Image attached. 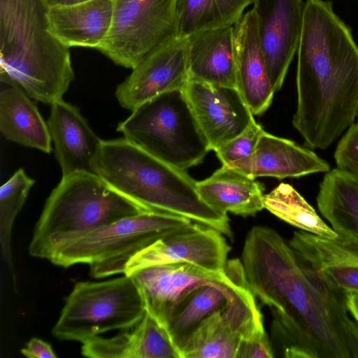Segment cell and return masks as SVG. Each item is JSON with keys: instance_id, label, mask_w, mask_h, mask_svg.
<instances>
[{"instance_id": "1", "label": "cell", "mask_w": 358, "mask_h": 358, "mask_svg": "<svg viewBox=\"0 0 358 358\" xmlns=\"http://www.w3.org/2000/svg\"><path fill=\"white\" fill-rule=\"evenodd\" d=\"M241 261L250 291L273 316V354L358 358V324L348 310L347 292L328 285L278 232L252 227Z\"/></svg>"}, {"instance_id": "2", "label": "cell", "mask_w": 358, "mask_h": 358, "mask_svg": "<svg viewBox=\"0 0 358 358\" xmlns=\"http://www.w3.org/2000/svg\"><path fill=\"white\" fill-rule=\"evenodd\" d=\"M292 124L310 149L325 150L358 119V45L329 1L306 0Z\"/></svg>"}, {"instance_id": "3", "label": "cell", "mask_w": 358, "mask_h": 358, "mask_svg": "<svg viewBox=\"0 0 358 358\" xmlns=\"http://www.w3.org/2000/svg\"><path fill=\"white\" fill-rule=\"evenodd\" d=\"M95 173L143 211L184 217L233 237L227 215L201 198L196 181L185 170L157 158L124 137L102 141Z\"/></svg>"}, {"instance_id": "4", "label": "cell", "mask_w": 358, "mask_h": 358, "mask_svg": "<svg viewBox=\"0 0 358 358\" xmlns=\"http://www.w3.org/2000/svg\"><path fill=\"white\" fill-rule=\"evenodd\" d=\"M43 0H0V81L32 99H62L74 71L69 48L49 31Z\"/></svg>"}, {"instance_id": "5", "label": "cell", "mask_w": 358, "mask_h": 358, "mask_svg": "<svg viewBox=\"0 0 358 358\" xmlns=\"http://www.w3.org/2000/svg\"><path fill=\"white\" fill-rule=\"evenodd\" d=\"M142 212L145 211L113 189L96 173L62 176L35 225L29 253L50 260L88 233Z\"/></svg>"}, {"instance_id": "6", "label": "cell", "mask_w": 358, "mask_h": 358, "mask_svg": "<svg viewBox=\"0 0 358 358\" xmlns=\"http://www.w3.org/2000/svg\"><path fill=\"white\" fill-rule=\"evenodd\" d=\"M117 131L157 158L182 170L201 163L210 150L184 90L143 103Z\"/></svg>"}, {"instance_id": "7", "label": "cell", "mask_w": 358, "mask_h": 358, "mask_svg": "<svg viewBox=\"0 0 358 358\" xmlns=\"http://www.w3.org/2000/svg\"><path fill=\"white\" fill-rule=\"evenodd\" d=\"M184 217L155 212H142L99 227L76 240L49 261L69 267L88 264L94 278L124 273L128 262L157 240L191 226Z\"/></svg>"}, {"instance_id": "8", "label": "cell", "mask_w": 358, "mask_h": 358, "mask_svg": "<svg viewBox=\"0 0 358 358\" xmlns=\"http://www.w3.org/2000/svg\"><path fill=\"white\" fill-rule=\"evenodd\" d=\"M145 313L131 275L77 282L66 298L52 335L62 341L84 342L111 330L134 327Z\"/></svg>"}, {"instance_id": "9", "label": "cell", "mask_w": 358, "mask_h": 358, "mask_svg": "<svg viewBox=\"0 0 358 358\" xmlns=\"http://www.w3.org/2000/svg\"><path fill=\"white\" fill-rule=\"evenodd\" d=\"M111 27L98 49L115 64L134 69L178 37L177 0H113Z\"/></svg>"}, {"instance_id": "10", "label": "cell", "mask_w": 358, "mask_h": 358, "mask_svg": "<svg viewBox=\"0 0 358 358\" xmlns=\"http://www.w3.org/2000/svg\"><path fill=\"white\" fill-rule=\"evenodd\" d=\"M248 284L203 320L180 349L181 358H236L243 340L265 331L263 317Z\"/></svg>"}, {"instance_id": "11", "label": "cell", "mask_w": 358, "mask_h": 358, "mask_svg": "<svg viewBox=\"0 0 358 358\" xmlns=\"http://www.w3.org/2000/svg\"><path fill=\"white\" fill-rule=\"evenodd\" d=\"M224 236L217 230L194 222L138 252L127 264L124 274L151 266L178 263L222 272L231 250Z\"/></svg>"}, {"instance_id": "12", "label": "cell", "mask_w": 358, "mask_h": 358, "mask_svg": "<svg viewBox=\"0 0 358 358\" xmlns=\"http://www.w3.org/2000/svg\"><path fill=\"white\" fill-rule=\"evenodd\" d=\"M189 80L187 38H176L147 55L119 84L115 96L120 106L133 111L168 92L184 90Z\"/></svg>"}, {"instance_id": "13", "label": "cell", "mask_w": 358, "mask_h": 358, "mask_svg": "<svg viewBox=\"0 0 358 358\" xmlns=\"http://www.w3.org/2000/svg\"><path fill=\"white\" fill-rule=\"evenodd\" d=\"M259 42L275 92L297 52L303 16L302 0H253Z\"/></svg>"}, {"instance_id": "14", "label": "cell", "mask_w": 358, "mask_h": 358, "mask_svg": "<svg viewBox=\"0 0 358 358\" xmlns=\"http://www.w3.org/2000/svg\"><path fill=\"white\" fill-rule=\"evenodd\" d=\"M184 91L210 150L236 137L255 120L236 87L189 80Z\"/></svg>"}, {"instance_id": "15", "label": "cell", "mask_w": 358, "mask_h": 358, "mask_svg": "<svg viewBox=\"0 0 358 358\" xmlns=\"http://www.w3.org/2000/svg\"><path fill=\"white\" fill-rule=\"evenodd\" d=\"M141 292L145 311L167 327L178 301L197 287L225 280L229 271L214 273L186 264H169L138 269L130 275Z\"/></svg>"}, {"instance_id": "16", "label": "cell", "mask_w": 358, "mask_h": 358, "mask_svg": "<svg viewBox=\"0 0 358 358\" xmlns=\"http://www.w3.org/2000/svg\"><path fill=\"white\" fill-rule=\"evenodd\" d=\"M50 106L47 122L62 176L95 173L103 140L91 129L76 106L63 99Z\"/></svg>"}, {"instance_id": "17", "label": "cell", "mask_w": 358, "mask_h": 358, "mask_svg": "<svg viewBox=\"0 0 358 358\" xmlns=\"http://www.w3.org/2000/svg\"><path fill=\"white\" fill-rule=\"evenodd\" d=\"M227 166L253 178H300L331 170L329 163L312 149L265 131L250 155Z\"/></svg>"}, {"instance_id": "18", "label": "cell", "mask_w": 358, "mask_h": 358, "mask_svg": "<svg viewBox=\"0 0 358 358\" xmlns=\"http://www.w3.org/2000/svg\"><path fill=\"white\" fill-rule=\"evenodd\" d=\"M236 88L253 115L271 106L274 90L257 34V17L251 9L234 26Z\"/></svg>"}, {"instance_id": "19", "label": "cell", "mask_w": 358, "mask_h": 358, "mask_svg": "<svg viewBox=\"0 0 358 358\" xmlns=\"http://www.w3.org/2000/svg\"><path fill=\"white\" fill-rule=\"evenodd\" d=\"M81 353L92 358H181L167 329L146 311L138 324L117 336L85 341Z\"/></svg>"}, {"instance_id": "20", "label": "cell", "mask_w": 358, "mask_h": 358, "mask_svg": "<svg viewBox=\"0 0 358 358\" xmlns=\"http://www.w3.org/2000/svg\"><path fill=\"white\" fill-rule=\"evenodd\" d=\"M330 287L358 292V248L338 236L329 239L301 230L288 241Z\"/></svg>"}, {"instance_id": "21", "label": "cell", "mask_w": 358, "mask_h": 358, "mask_svg": "<svg viewBox=\"0 0 358 358\" xmlns=\"http://www.w3.org/2000/svg\"><path fill=\"white\" fill-rule=\"evenodd\" d=\"M227 266L229 275L225 280L208 282L197 287L175 306L166 329L180 352L199 323L222 308L237 289L246 284L240 259L227 260Z\"/></svg>"}, {"instance_id": "22", "label": "cell", "mask_w": 358, "mask_h": 358, "mask_svg": "<svg viewBox=\"0 0 358 358\" xmlns=\"http://www.w3.org/2000/svg\"><path fill=\"white\" fill-rule=\"evenodd\" d=\"M113 0H90L48 10L50 33L64 45L98 50L109 34Z\"/></svg>"}, {"instance_id": "23", "label": "cell", "mask_w": 358, "mask_h": 358, "mask_svg": "<svg viewBox=\"0 0 358 358\" xmlns=\"http://www.w3.org/2000/svg\"><path fill=\"white\" fill-rule=\"evenodd\" d=\"M187 41L190 80L236 87L234 26L198 31Z\"/></svg>"}, {"instance_id": "24", "label": "cell", "mask_w": 358, "mask_h": 358, "mask_svg": "<svg viewBox=\"0 0 358 358\" xmlns=\"http://www.w3.org/2000/svg\"><path fill=\"white\" fill-rule=\"evenodd\" d=\"M201 198L216 211L243 217L264 208V185L239 170L222 164L210 176L196 181Z\"/></svg>"}, {"instance_id": "25", "label": "cell", "mask_w": 358, "mask_h": 358, "mask_svg": "<svg viewBox=\"0 0 358 358\" xmlns=\"http://www.w3.org/2000/svg\"><path fill=\"white\" fill-rule=\"evenodd\" d=\"M18 87L7 85L0 92V131L3 137L45 153L52 152L48 122L36 105Z\"/></svg>"}, {"instance_id": "26", "label": "cell", "mask_w": 358, "mask_h": 358, "mask_svg": "<svg viewBox=\"0 0 358 358\" xmlns=\"http://www.w3.org/2000/svg\"><path fill=\"white\" fill-rule=\"evenodd\" d=\"M316 201L338 237L358 247V179L336 167L331 169L320 184Z\"/></svg>"}, {"instance_id": "27", "label": "cell", "mask_w": 358, "mask_h": 358, "mask_svg": "<svg viewBox=\"0 0 358 358\" xmlns=\"http://www.w3.org/2000/svg\"><path fill=\"white\" fill-rule=\"evenodd\" d=\"M253 0H177L178 38L206 29L234 26Z\"/></svg>"}, {"instance_id": "28", "label": "cell", "mask_w": 358, "mask_h": 358, "mask_svg": "<svg viewBox=\"0 0 358 358\" xmlns=\"http://www.w3.org/2000/svg\"><path fill=\"white\" fill-rule=\"evenodd\" d=\"M264 208L284 222L301 230L329 239L338 235L290 185L280 183L264 194Z\"/></svg>"}, {"instance_id": "29", "label": "cell", "mask_w": 358, "mask_h": 358, "mask_svg": "<svg viewBox=\"0 0 358 358\" xmlns=\"http://www.w3.org/2000/svg\"><path fill=\"white\" fill-rule=\"evenodd\" d=\"M35 180L22 168L0 187V243L2 257L14 275L11 234L14 220L24 206Z\"/></svg>"}, {"instance_id": "30", "label": "cell", "mask_w": 358, "mask_h": 358, "mask_svg": "<svg viewBox=\"0 0 358 358\" xmlns=\"http://www.w3.org/2000/svg\"><path fill=\"white\" fill-rule=\"evenodd\" d=\"M264 132L261 124L255 120L239 135L215 150L222 164L227 165L250 155L258 140Z\"/></svg>"}, {"instance_id": "31", "label": "cell", "mask_w": 358, "mask_h": 358, "mask_svg": "<svg viewBox=\"0 0 358 358\" xmlns=\"http://www.w3.org/2000/svg\"><path fill=\"white\" fill-rule=\"evenodd\" d=\"M336 168L358 179V124L355 122L341 136L334 155Z\"/></svg>"}, {"instance_id": "32", "label": "cell", "mask_w": 358, "mask_h": 358, "mask_svg": "<svg viewBox=\"0 0 358 358\" xmlns=\"http://www.w3.org/2000/svg\"><path fill=\"white\" fill-rule=\"evenodd\" d=\"M271 357H274L273 348L265 331L243 340L236 355V358Z\"/></svg>"}, {"instance_id": "33", "label": "cell", "mask_w": 358, "mask_h": 358, "mask_svg": "<svg viewBox=\"0 0 358 358\" xmlns=\"http://www.w3.org/2000/svg\"><path fill=\"white\" fill-rule=\"evenodd\" d=\"M21 353L29 358L57 357L51 345L38 338H31L27 345L21 349Z\"/></svg>"}, {"instance_id": "34", "label": "cell", "mask_w": 358, "mask_h": 358, "mask_svg": "<svg viewBox=\"0 0 358 358\" xmlns=\"http://www.w3.org/2000/svg\"><path fill=\"white\" fill-rule=\"evenodd\" d=\"M347 305L350 315L358 324V292H347Z\"/></svg>"}, {"instance_id": "35", "label": "cell", "mask_w": 358, "mask_h": 358, "mask_svg": "<svg viewBox=\"0 0 358 358\" xmlns=\"http://www.w3.org/2000/svg\"><path fill=\"white\" fill-rule=\"evenodd\" d=\"M90 0H43L48 8L57 6H66L81 3Z\"/></svg>"}, {"instance_id": "36", "label": "cell", "mask_w": 358, "mask_h": 358, "mask_svg": "<svg viewBox=\"0 0 358 358\" xmlns=\"http://www.w3.org/2000/svg\"><path fill=\"white\" fill-rule=\"evenodd\" d=\"M356 122H357V124H358V119H357V121Z\"/></svg>"}]
</instances>
